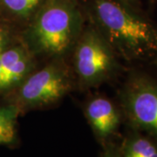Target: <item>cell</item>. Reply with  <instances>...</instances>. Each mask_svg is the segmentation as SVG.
<instances>
[{"mask_svg":"<svg viewBox=\"0 0 157 157\" xmlns=\"http://www.w3.org/2000/svg\"><path fill=\"white\" fill-rule=\"evenodd\" d=\"M21 110L17 105L0 106V145L14 144L17 140V120Z\"/></svg>","mask_w":157,"mask_h":157,"instance_id":"obj_8","label":"cell"},{"mask_svg":"<svg viewBox=\"0 0 157 157\" xmlns=\"http://www.w3.org/2000/svg\"><path fill=\"white\" fill-rule=\"evenodd\" d=\"M124 105L129 117L142 128L157 134V87L145 79H135L125 91Z\"/></svg>","mask_w":157,"mask_h":157,"instance_id":"obj_5","label":"cell"},{"mask_svg":"<svg viewBox=\"0 0 157 157\" xmlns=\"http://www.w3.org/2000/svg\"><path fill=\"white\" fill-rule=\"evenodd\" d=\"M73 51L74 72L82 86H98L111 77L114 52L93 25L84 27Z\"/></svg>","mask_w":157,"mask_h":157,"instance_id":"obj_3","label":"cell"},{"mask_svg":"<svg viewBox=\"0 0 157 157\" xmlns=\"http://www.w3.org/2000/svg\"><path fill=\"white\" fill-rule=\"evenodd\" d=\"M121 3H123L124 5H126V4H128L130 2H132V1H134V0H120Z\"/></svg>","mask_w":157,"mask_h":157,"instance_id":"obj_13","label":"cell"},{"mask_svg":"<svg viewBox=\"0 0 157 157\" xmlns=\"http://www.w3.org/2000/svg\"><path fill=\"white\" fill-rule=\"evenodd\" d=\"M85 116L100 140H107L113 135L120 123L119 113L114 105L101 96L93 98L86 103Z\"/></svg>","mask_w":157,"mask_h":157,"instance_id":"obj_7","label":"cell"},{"mask_svg":"<svg viewBox=\"0 0 157 157\" xmlns=\"http://www.w3.org/2000/svg\"><path fill=\"white\" fill-rule=\"evenodd\" d=\"M35 57L22 42L0 52V92L18 87L33 72Z\"/></svg>","mask_w":157,"mask_h":157,"instance_id":"obj_6","label":"cell"},{"mask_svg":"<svg viewBox=\"0 0 157 157\" xmlns=\"http://www.w3.org/2000/svg\"><path fill=\"white\" fill-rule=\"evenodd\" d=\"M83 29L78 0H45L27 23L21 42L35 58L61 59L73 51Z\"/></svg>","mask_w":157,"mask_h":157,"instance_id":"obj_1","label":"cell"},{"mask_svg":"<svg viewBox=\"0 0 157 157\" xmlns=\"http://www.w3.org/2000/svg\"><path fill=\"white\" fill-rule=\"evenodd\" d=\"M45 0H0V9L13 19L26 24Z\"/></svg>","mask_w":157,"mask_h":157,"instance_id":"obj_9","label":"cell"},{"mask_svg":"<svg viewBox=\"0 0 157 157\" xmlns=\"http://www.w3.org/2000/svg\"><path fill=\"white\" fill-rule=\"evenodd\" d=\"M88 16L113 52L126 59H141L157 50L155 29L121 2L93 0Z\"/></svg>","mask_w":157,"mask_h":157,"instance_id":"obj_2","label":"cell"},{"mask_svg":"<svg viewBox=\"0 0 157 157\" xmlns=\"http://www.w3.org/2000/svg\"><path fill=\"white\" fill-rule=\"evenodd\" d=\"M102 157H122V155H119L117 152L115 151L113 147H106L105 151L103 153V156Z\"/></svg>","mask_w":157,"mask_h":157,"instance_id":"obj_12","label":"cell"},{"mask_svg":"<svg viewBox=\"0 0 157 157\" xmlns=\"http://www.w3.org/2000/svg\"><path fill=\"white\" fill-rule=\"evenodd\" d=\"M122 157H157V147L146 138L135 137L126 143Z\"/></svg>","mask_w":157,"mask_h":157,"instance_id":"obj_10","label":"cell"},{"mask_svg":"<svg viewBox=\"0 0 157 157\" xmlns=\"http://www.w3.org/2000/svg\"><path fill=\"white\" fill-rule=\"evenodd\" d=\"M11 34L6 25L0 23V52L11 46Z\"/></svg>","mask_w":157,"mask_h":157,"instance_id":"obj_11","label":"cell"},{"mask_svg":"<svg viewBox=\"0 0 157 157\" xmlns=\"http://www.w3.org/2000/svg\"><path fill=\"white\" fill-rule=\"evenodd\" d=\"M69 68L61 59L31 73L17 87L15 105L22 111L56 103L72 88Z\"/></svg>","mask_w":157,"mask_h":157,"instance_id":"obj_4","label":"cell"},{"mask_svg":"<svg viewBox=\"0 0 157 157\" xmlns=\"http://www.w3.org/2000/svg\"><path fill=\"white\" fill-rule=\"evenodd\" d=\"M156 51H157V50H156Z\"/></svg>","mask_w":157,"mask_h":157,"instance_id":"obj_14","label":"cell"}]
</instances>
